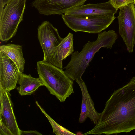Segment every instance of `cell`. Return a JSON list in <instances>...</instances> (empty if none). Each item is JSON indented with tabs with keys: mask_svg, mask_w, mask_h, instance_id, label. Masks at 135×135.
Returning <instances> with one entry per match:
<instances>
[{
	"mask_svg": "<svg viewBox=\"0 0 135 135\" xmlns=\"http://www.w3.org/2000/svg\"><path fill=\"white\" fill-rule=\"evenodd\" d=\"M135 129V76L115 90L107 101L98 123L83 134L110 135Z\"/></svg>",
	"mask_w": 135,
	"mask_h": 135,
	"instance_id": "6da1fadb",
	"label": "cell"
},
{
	"mask_svg": "<svg viewBox=\"0 0 135 135\" xmlns=\"http://www.w3.org/2000/svg\"><path fill=\"white\" fill-rule=\"evenodd\" d=\"M118 38L113 30L98 33L96 40L88 41L80 52L75 51L71 55V59L64 68L67 76L74 81L82 79V76L95 54L102 47L111 49Z\"/></svg>",
	"mask_w": 135,
	"mask_h": 135,
	"instance_id": "7a4b0ae2",
	"label": "cell"
},
{
	"mask_svg": "<svg viewBox=\"0 0 135 135\" xmlns=\"http://www.w3.org/2000/svg\"><path fill=\"white\" fill-rule=\"evenodd\" d=\"M37 70L39 78L50 93L60 102L74 93L73 81L62 69L42 60L37 62Z\"/></svg>",
	"mask_w": 135,
	"mask_h": 135,
	"instance_id": "3957f363",
	"label": "cell"
},
{
	"mask_svg": "<svg viewBox=\"0 0 135 135\" xmlns=\"http://www.w3.org/2000/svg\"><path fill=\"white\" fill-rule=\"evenodd\" d=\"M26 0H10L0 12V39L6 42L16 35L23 20Z\"/></svg>",
	"mask_w": 135,
	"mask_h": 135,
	"instance_id": "277c9868",
	"label": "cell"
},
{
	"mask_svg": "<svg viewBox=\"0 0 135 135\" xmlns=\"http://www.w3.org/2000/svg\"><path fill=\"white\" fill-rule=\"evenodd\" d=\"M62 18L68 27L75 32L99 33L113 22L114 16L103 15L74 16L63 14Z\"/></svg>",
	"mask_w": 135,
	"mask_h": 135,
	"instance_id": "5b68a950",
	"label": "cell"
},
{
	"mask_svg": "<svg viewBox=\"0 0 135 135\" xmlns=\"http://www.w3.org/2000/svg\"><path fill=\"white\" fill-rule=\"evenodd\" d=\"M37 31L38 39L44 54L43 60L62 69L56 49L62 38L57 29L50 22L45 21L39 26Z\"/></svg>",
	"mask_w": 135,
	"mask_h": 135,
	"instance_id": "8992f818",
	"label": "cell"
},
{
	"mask_svg": "<svg viewBox=\"0 0 135 135\" xmlns=\"http://www.w3.org/2000/svg\"><path fill=\"white\" fill-rule=\"evenodd\" d=\"M133 3L119 8L118 17L119 32L129 53L133 52L135 44V7Z\"/></svg>",
	"mask_w": 135,
	"mask_h": 135,
	"instance_id": "52a82bcc",
	"label": "cell"
},
{
	"mask_svg": "<svg viewBox=\"0 0 135 135\" xmlns=\"http://www.w3.org/2000/svg\"><path fill=\"white\" fill-rule=\"evenodd\" d=\"M87 0H34L32 6L44 15H62L83 5Z\"/></svg>",
	"mask_w": 135,
	"mask_h": 135,
	"instance_id": "ba28073f",
	"label": "cell"
},
{
	"mask_svg": "<svg viewBox=\"0 0 135 135\" xmlns=\"http://www.w3.org/2000/svg\"><path fill=\"white\" fill-rule=\"evenodd\" d=\"M21 74L13 62L0 51V88L9 92L16 88Z\"/></svg>",
	"mask_w": 135,
	"mask_h": 135,
	"instance_id": "9c48e42d",
	"label": "cell"
},
{
	"mask_svg": "<svg viewBox=\"0 0 135 135\" xmlns=\"http://www.w3.org/2000/svg\"><path fill=\"white\" fill-rule=\"evenodd\" d=\"M0 117L13 135H20L9 92L0 88Z\"/></svg>",
	"mask_w": 135,
	"mask_h": 135,
	"instance_id": "30bf717a",
	"label": "cell"
},
{
	"mask_svg": "<svg viewBox=\"0 0 135 135\" xmlns=\"http://www.w3.org/2000/svg\"><path fill=\"white\" fill-rule=\"evenodd\" d=\"M75 81L79 85L82 94V102L79 122H84L89 118L96 125L100 119L101 113L95 110L94 103L88 92L84 81L82 79H76Z\"/></svg>",
	"mask_w": 135,
	"mask_h": 135,
	"instance_id": "8fae6325",
	"label": "cell"
},
{
	"mask_svg": "<svg viewBox=\"0 0 135 135\" xmlns=\"http://www.w3.org/2000/svg\"><path fill=\"white\" fill-rule=\"evenodd\" d=\"M118 10L109 1L95 4H83L69 10L64 14L74 16L103 15L112 16L116 13Z\"/></svg>",
	"mask_w": 135,
	"mask_h": 135,
	"instance_id": "7c38bea8",
	"label": "cell"
},
{
	"mask_svg": "<svg viewBox=\"0 0 135 135\" xmlns=\"http://www.w3.org/2000/svg\"><path fill=\"white\" fill-rule=\"evenodd\" d=\"M17 83L19 86L17 90L21 96L31 95L34 93L39 87L44 86L40 78H35L31 75L21 74Z\"/></svg>",
	"mask_w": 135,
	"mask_h": 135,
	"instance_id": "4fadbf2b",
	"label": "cell"
},
{
	"mask_svg": "<svg viewBox=\"0 0 135 135\" xmlns=\"http://www.w3.org/2000/svg\"><path fill=\"white\" fill-rule=\"evenodd\" d=\"M0 51L7 55L17 66L20 73L24 71L25 60L21 45L12 44L1 45Z\"/></svg>",
	"mask_w": 135,
	"mask_h": 135,
	"instance_id": "5bb4252c",
	"label": "cell"
},
{
	"mask_svg": "<svg viewBox=\"0 0 135 135\" xmlns=\"http://www.w3.org/2000/svg\"><path fill=\"white\" fill-rule=\"evenodd\" d=\"M59 59L61 64L63 66L62 61L74 52L73 35L69 33L62 39L56 47Z\"/></svg>",
	"mask_w": 135,
	"mask_h": 135,
	"instance_id": "9a60e30c",
	"label": "cell"
},
{
	"mask_svg": "<svg viewBox=\"0 0 135 135\" xmlns=\"http://www.w3.org/2000/svg\"><path fill=\"white\" fill-rule=\"evenodd\" d=\"M36 103L49 120L52 126L54 133L57 135H76L60 126L55 122L46 113L37 101L36 102Z\"/></svg>",
	"mask_w": 135,
	"mask_h": 135,
	"instance_id": "2e32d148",
	"label": "cell"
},
{
	"mask_svg": "<svg viewBox=\"0 0 135 135\" xmlns=\"http://www.w3.org/2000/svg\"><path fill=\"white\" fill-rule=\"evenodd\" d=\"M113 6L117 9L124 6L133 3L134 0H110L109 1Z\"/></svg>",
	"mask_w": 135,
	"mask_h": 135,
	"instance_id": "e0dca14e",
	"label": "cell"
},
{
	"mask_svg": "<svg viewBox=\"0 0 135 135\" xmlns=\"http://www.w3.org/2000/svg\"><path fill=\"white\" fill-rule=\"evenodd\" d=\"M0 119V135H13L12 132L4 123L1 117Z\"/></svg>",
	"mask_w": 135,
	"mask_h": 135,
	"instance_id": "ac0fdd59",
	"label": "cell"
},
{
	"mask_svg": "<svg viewBox=\"0 0 135 135\" xmlns=\"http://www.w3.org/2000/svg\"><path fill=\"white\" fill-rule=\"evenodd\" d=\"M41 135L42 134L36 131H23L20 130V135Z\"/></svg>",
	"mask_w": 135,
	"mask_h": 135,
	"instance_id": "d6986e66",
	"label": "cell"
},
{
	"mask_svg": "<svg viewBox=\"0 0 135 135\" xmlns=\"http://www.w3.org/2000/svg\"><path fill=\"white\" fill-rule=\"evenodd\" d=\"M10 0H0V12L2 11L6 4Z\"/></svg>",
	"mask_w": 135,
	"mask_h": 135,
	"instance_id": "ffe728a7",
	"label": "cell"
},
{
	"mask_svg": "<svg viewBox=\"0 0 135 135\" xmlns=\"http://www.w3.org/2000/svg\"><path fill=\"white\" fill-rule=\"evenodd\" d=\"M134 3L135 4V0H134Z\"/></svg>",
	"mask_w": 135,
	"mask_h": 135,
	"instance_id": "44dd1931",
	"label": "cell"
}]
</instances>
